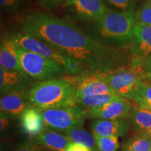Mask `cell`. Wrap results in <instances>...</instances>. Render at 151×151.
I'll use <instances>...</instances> for the list:
<instances>
[{
    "label": "cell",
    "mask_w": 151,
    "mask_h": 151,
    "mask_svg": "<svg viewBox=\"0 0 151 151\" xmlns=\"http://www.w3.org/2000/svg\"><path fill=\"white\" fill-rule=\"evenodd\" d=\"M22 32L49 43L80 63L86 74L106 73L122 67L119 50L92 39L74 24L41 13L24 16Z\"/></svg>",
    "instance_id": "6da1fadb"
},
{
    "label": "cell",
    "mask_w": 151,
    "mask_h": 151,
    "mask_svg": "<svg viewBox=\"0 0 151 151\" xmlns=\"http://www.w3.org/2000/svg\"><path fill=\"white\" fill-rule=\"evenodd\" d=\"M29 102L39 110L76 106V90L67 78L39 81L27 90Z\"/></svg>",
    "instance_id": "7a4b0ae2"
},
{
    "label": "cell",
    "mask_w": 151,
    "mask_h": 151,
    "mask_svg": "<svg viewBox=\"0 0 151 151\" xmlns=\"http://www.w3.org/2000/svg\"><path fill=\"white\" fill-rule=\"evenodd\" d=\"M100 73L115 94L130 101L135 92L150 78L142 66L134 63L129 67L122 66Z\"/></svg>",
    "instance_id": "3957f363"
},
{
    "label": "cell",
    "mask_w": 151,
    "mask_h": 151,
    "mask_svg": "<svg viewBox=\"0 0 151 151\" xmlns=\"http://www.w3.org/2000/svg\"><path fill=\"white\" fill-rule=\"evenodd\" d=\"M24 50L31 51L53 60L61 65L69 76L86 74L80 63L62 53L49 43L25 33H14L9 37Z\"/></svg>",
    "instance_id": "277c9868"
},
{
    "label": "cell",
    "mask_w": 151,
    "mask_h": 151,
    "mask_svg": "<svg viewBox=\"0 0 151 151\" xmlns=\"http://www.w3.org/2000/svg\"><path fill=\"white\" fill-rule=\"evenodd\" d=\"M98 23V30L103 38L119 43L130 42L136 21L132 11L107 9Z\"/></svg>",
    "instance_id": "5b68a950"
},
{
    "label": "cell",
    "mask_w": 151,
    "mask_h": 151,
    "mask_svg": "<svg viewBox=\"0 0 151 151\" xmlns=\"http://www.w3.org/2000/svg\"><path fill=\"white\" fill-rule=\"evenodd\" d=\"M17 51L24 72L34 80H50L65 73V69L61 65L49 58L24 50L18 46Z\"/></svg>",
    "instance_id": "8992f818"
},
{
    "label": "cell",
    "mask_w": 151,
    "mask_h": 151,
    "mask_svg": "<svg viewBox=\"0 0 151 151\" xmlns=\"http://www.w3.org/2000/svg\"><path fill=\"white\" fill-rule=\"evenodd\" d=\"M46 127L57 131L65 132L83 125L87 109L80 106H62L40 110Z\"/></svg>",
    "instance_id": "52a82bcc"
},
{
    "label": "cell",
    "mask_w": 151,
    "mask_h": 151,
    "mask_svg": "<svg viewBox=\"0 0 151 151\" xmlns=\"http://www.w3.org/2000/svg\"><path fill=\"white\" fill-rule=\"evenodd\" d=\"M66 78L75 86L77 97L115 94L100 73L69 76Z\"/></svg>",
    "instance_id": "ba28073f"
},
{
    "label": "cell",
    "mask_w": 151,
    "mask_h": 151,
    "mask_svg": "<svg viewBox=\"0 0 151 151\" xmlns=\"http://www.w3.org/2000/svg\"><path fill=\"white\" fill-rule=\"evenodd\" d=\"M133 108L130 100L120 97L99 108L87 109L86 116L104 120L128 118Z\"/></svg>",
    "instance_id": "9c48e42d"
},
{
    "label": "cell",
    "mask_w": 151,
    "mask_h": 151,
    "mask_svg": "<svg viewBox=\"0 0 151 151\" xmlns=\"http://www.w3.org/2000/svg\"><path fill=\"white\" fill-rule=\"evenodd\" d=\"M65 4L85 20L99 22L108 8L104 0H66Z\"/></svg>",
    "instance_id": "30bf717a"
},
{
    "label": "cell",
    "mask_w": 151,
    "mask_h": 151,
    "mask_svg": "<svg viewBox=\"0 0 151 151\" xmlns=\"http://www.w3.org/2000/svg\"><path fill=\"white\" fill-rule=\"evenodd\" d=\"M130 48L134 60H140L151 55V25L136 22Z\"/></svg>",
    "instance_id": "8fae6325"
},
{
    "label": "cell",
    "mask_w": 151,
    "mask_h": 151,
    "mask_svg": "<svg viewBox=\"0 0 151 151\" xmlns=\"http://www.w3.org/2000/svg\"><path fill=\"white\" fill-rule=\"evenodd\" d=\"M33 107L27 97V90L14 91L1 95L0 100L1 113L8 117L20 118L27 109Z\"/></svg>",
    "instance_id": "7c38bea8"
},
{
    "label": "cell",
    "mask_w": 151,
    "mask_h": 151,
    "mask_svg": "<svg viewBox=\"0 0 151 151\" xmlns=\"http://www.w3.org/2000/svg\"><path fill=\"white\" fill-rule=\"evenodd\" d=\"M129 128L128 118L117 120L95 119L91 123L92 134L101 137H123L127 134Z\"/></svg>",
    "instance_id": "4fadbf2b"
},
{
    "label": "cell",
    "mask_w": 151,
    "mask_h": 151,
    "mask_svg": "<svg viewBox=\"0 0 151 151\" xmlns=\"http://www.w3.org/2000/svg\"><path fill=\"white\" fill-rule=\"evenodd\" d=\"M35 140L38 146L51 151H66L71 143L66 135L47 127L35 138Z\"/></svg>",
    "instance_id": "5bb4252c"
},
{
    "label": "cell",
    "mask_w": 151,
    "mask_h": 151,
    "mask_svg": "<svg viewBox=\"0 0 151 151\" xmlns=\"http://www.w3.org/2000/svg\"><path fill=\"white\" fill-rule=\"evenodd\" d=\"M30 77L25 72L6 70L0 67V91L5 94L14 91L25 90Z\"/></svg>",
    "instance_id": "9a60e30c"
},
{
    "label": "cell",
    "mask_w": 151,
    "mask_h": 151,
    "mask_svg": "<svg viewBox=\"0 0 151 151\" xmlns=\"http://www.w3.org/2000/svg\"><path fill=\"white\" fill-rule=\"evenodd\" d=\"M18 46L11 39L1 41L0 47V65L6 70L24 72L19 60Z\"/></svg>",
    "instance_id": "2e32d148"
},
{
    "label": "cell",
    "mask_w": 151,
    "mask_h": 151,
    "mask_svg": "<svg viewBox=\"0 0 151 151\" xmlns=\"http://www.w3.org/2000/svg\"><path fill=\"white\" fill-rule=\"evenodd\" d=\"M20 119L22 129L29 137L35 138L46 127L40 110L35 107L24 111Z\"/></svg>",
    "instance_id": "e0dca14e"
},
{
    "label": "cell",
    "mask_w": 151,
    "mask_h": 151,
    "mask_svg": "<svg viewBox=\"0 0 151 151\" xmlns=\"http://www.w3.org/2000/svg\"><path fill=\"white\" fill-rule=\"evenodd\" d=\"M130 127L136 132H151V110L134 107L128 117Z\"/></svg>",
    "instance_id": "ac0fdd59"
},
{
    "label": "cell",
    "mask_w": 151,
    "mask_h": 151,
    "mask_svg": "<svg viewBox=\"0 0 151 151\" xmlns=\"http://www.w3.org/2000/svg\"><path fill=\"white\" fill-rule=\"evenodd\" d=\"M65 134L71 142L79 143L89 148L92 151H98L95 138L93 134H90L81 127L71 128L64 132Z\"/></svg>",
    "instance_id": "d6986e66"
},
{
    "label": "cell",
    "mask_w": 151,
    "mask_h": 151,
    "mask_svg": "<svg viewBox=\"0 0 151 151\" xmlns=\"http://www.w3.org/2000/svg\"><path fill=\"white\" fill-rule=\"evenodd\" d=\"M122 151H151L150 132H137L124 143Z\"/></svg>",
    "instance_id": "ffe728a7"
},
{
    "label": "cell",
    "mask_w": 151,
    "mask_h": 151,
    "mask_svg": "<svg viewBox=\"0 0 151 151\" xmlns=\"http://www.w3.org/2000/svg\"><path fill=\"white\" fill-rule=\"evenodd\" d=\"M118 97H120V96L116 94H104L93 96L77 97L76 104L87 109L99 108Z\"/></svg>",
    "instance_id": "44dd1931"
},
{
    "label": "cell",
    "mask_w": 151,
    "mask_h": 151,
    "mask_svg": "<svg viewBox=\"0 0 151 151\" xmlns=\"http://www.w3.org/2000/svg\"><path fill=\"white\" fill-rule=\"evenodd\" d=\"M131 101H134L138 106L151 110V84L147 83L143 85L135 92Z\"/></svg>",
    "instance_id": "7402d4cb"
},
{
    "label": "cell",
    "mask_w": 151,
    "mask_h": 151,
    "mask_svg": "<svg viewBox=\"0 0 151 151\" xmlns=\"http://www.w3.org/2000/svg\"><path fill=\"white\" fill-rule=\"evenodd\" d=\"M93 135L95 138L98 151H117L120 148L118 137Z\"/></svg>",
    "instance_id": "603a6c76"
},
{
    "label": "cell",
    "mask_w": 151,
    "mask_h": 151,
    "mask_svg": "<svg viewBox=\"0 0 151 151\" xmlns=\"http://www.w3.org/2000/svg\"><path fill=\"white\" fill-rule=\"evenodd\" d=\"M136 22L151 25V4L147 1L134 13Z\"/></svg>",
    "instance_id": "cb8c5ba5"
},
{
    "label": "cell",
    "mask_w": 151,
    "mask_h": 151,
    "mask_svg": "<svg viewBox=\"0 0 151 151\" xmlns=\"http://www.w3.org/2000/svg\"><path fill=\"white\" fill-rule=\"evenodd\" d=\"M111 6L120 11H131L132 0H105Z\"/></svg>",
    "instance_id": "d4e9b609"
},
{
    "label": "cell",
    "mask_w": 151,
    "mask_h": 151,
    "mask_svg": "<svg viewBox=\"0 0 151 151\" xmlns=\"http://www.w3.org/2000/svg\"><path fill=\"white\" fill-rule=\"evenodd\" d=\"M0 5L6 10L15 11L20 6V0H0Z\"/></svg>",
    "instance_id": "484cf974"
},
{
    "label": "cell",
    "mask_w": 151,
    "mask_h": 151,
    "mask_svg": "<svg viewBox=\"0 0 151 151\" xmlns=\"http://www.w3.org/2000/svg\"><path fill=\"white\" fill-rule=\"evenodd\" d=\"M15 151H41V149L35 142H26L19 145Z\"/></svg>",
    "instance_id": "4316f807"
},
{
    "label": "cell",
    "mask_w": 151,
    "mask_h": 151,
    "mask_svg": "<svg viewBox=\"0 0 151 151\" xmlns=\"http://www.w3.org/2000/svg\"><path fill=\"white\" fill-rule=\"evenodd\" d=\"M132 63L141 65L151 78V55L140 60H133Z\"/></svg>",
    "instance_id": "83f0119b"
},
{
    "label": "cell",
    "mask_w": 151,
    "mask_h": 151,
    "mask_svg": "<svg viewBox=\"0 0 151 151\" xmlns=\"http://www.w3.org/2000/svg\"><path fill=\"white\" fill-rule=\"evenodd\" d=\"M38 2L46 9L53 8L60 4L63 0H37Z\"/></svg>",
    "instance_id": "f1b7e54d"
},
{
    "label": "cell",
    "mask_w": 151,
    "mask_h": 151,
    "mask_svg": "<svg viewBox=\"0 0 151 151\" xmlns=\"http://www.w3.org/2000/svg\"><path fill=\"white\" fill-rule=\"evenodd\" d=\"M66 151H92L89 148L79 144V143L71 142L67 147Z\"/></svg>",
    "instance_id": "f546056e"
},
{
    "label": "cell",
    "mask_w": 151,
    "mask_h": 151,
    "mask_svg": "<svg viewBox=\"0 0 151 151\" xmlns=\"http://www.w3.org/2000/svg\"><path fill=\"white\" fill-rule=\"evenodd\" d=\"M9 127V117L6 115L1 113V118H0V129L1 131H5Z\"/></svg>",
    "instance_id": "4dcf8cb0"
},
{
    "label": "cell",
    "mask_w": 151,
    "mask_h": 151,
    "mask_svg": "<svg viewBox=\"0 0 151 151\" xmlns=\"http://www.w3.org/2000/svg\"><path fill=\"white\" fill-rule=\"evenodd\" d=\"M147 83H148V84H151V78H149V79H148V82H147Z\"/></svg>",
    "instance_id": "1f68e13d"
},
{
    "label": "cell",
    "mask_w": 151,
    "mask_h": 151,
    "mask_svg": "<svg viewBox=\"0 0 151 151\" xmlns=\"http://www.w3.org/2000/svg\"><path fill=\"white\" fill-rule=\"evenodd\" d=\"M147 1H148L149 3H150V4H151V0H147Z\"/></svg>",
    "instance_id": "d6a6232c"
},
{
    "label": "cell",
    "mask_w": 151,
    "mask_h": 151,
    "mask_svg": "<svg viewBox=\"0 0 151 151\" xmlns=\"http://www.w3.org/2000/svg\"><path fill=\"white\" fill-rule=\"evenodd\" d=\"M150 136H151V132H150Z\"/></svg>",
    "instance_id": "836d02e7"
}]
</instances>
